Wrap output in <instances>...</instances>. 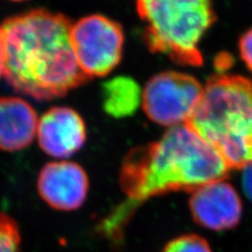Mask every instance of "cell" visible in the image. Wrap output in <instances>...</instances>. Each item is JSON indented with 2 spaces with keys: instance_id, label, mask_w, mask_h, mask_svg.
Segmentation results:
<instances>
[{
  "instance_id": "obj_1",
  "label": "cell",
  "mask_w": 252,
  "mask_h": 252,
  "mask_svg": "<svg viewBox=\"0 0 252 252\" xmlns=\"http://www.w3.org/2000/svg\"><path fill=\"white\" fill-rule=\"evenodd\" d=\"M229 167L187 124L175 126L154 143L135 148L122 164L119 184L125 200L98 225L105 238L118 242L135 211L148 199L171 191H193L226 180Z\"/></svg>"
},
{
  "instance_id": "obj_2",
  "label": "cell",
  "mask_w": 252,
  "mask_h": 252,
  "mask_svg": "<svg viewBox=\"0 0 252 252\" xmlns=\"http://www.w3.org/2000/svg\"><path fill=\"white\" fill-rule=\"evenodd\" d=\"M73 23L61 13L33 9L0 25L3 78L16 93L39 102L64 97L90 80L76 60Z\"/></svg>"
},
{
  "instance_id": "obj_3",
  "label": "cell",
  "mask_w": 252,
  "mask_h": 252,
  "mask_svg": "<svg viewBox=\"0 0 252 252\" xmlns=\"http://www.w3.org/2000/svg\"><path fill=\"white\" fill-rule=\"evenodd\" d=\"M222 158L229 169L252 164V80L218 74L204 85L186 123Z\"/></svg>"
},
{
  "instance_id": "obj_4",
  "label": "cell",
  "mask_w": 252,
  "mask_h": 252,
  "mask_svg": "<svg viewBox=\"0 0 252 252\" xmlns=\"http://www.w3.org/2000/svg\"><path fill=\"white\" fill-rule=\"evenodd\" d=\"M149 50L182 65L200 66L199 43L216 21L212 0H135Z\"/></svg>"
},
{
  "instance_id": "obj_5",
  "label": "cell",
  "mask_w": 252,
  "mask_h": 252,
  "mask_svg": "<svg viewBox=\"0 0 252 252\" xmlns=\"http://www.w3.org/2000/svg\"><path fill=\"white\" fill-rule=\"evenodd\" d=\"M70 40L78 65L89 78L106 76L121 60L122 28L105 16L90 15L78 20Z\"/></svg>"
},
{
  "instance_id": "obj_6",
  "label": "cell",
  "mask_w": 252,
  "mask_h": 252,
  "mask_svg": "<svg viewBox=\"0 0 252 252\" xmlns=\"http://www.w3.org/2000/svg\"><path fill=\"white\" fill-rule=\"evenodd\" d=\"M204 86L190 75L164 72L149 80L142 92V106L154 122L167 126L186 124L202 97Z\"/></svg>"
},
{
  "instance_id": "obj_7",
  "label": "cell",
  "mask_w": 252,
  "mask_h": 252,
  "mask_svg": "<svg viewBox=\"0 0 252 252\" xmlns=\"http://www.w3.org/2000/svg\"><path fill=\"white\" fill-rule=\"evenodd\" d=\"M88 175L72 161H53L45 164L37 178V190L50 207L73 211L82 206L89 193Z\"/></svg>"
},
{
  "instance_id": "obj_8",
  "label": "cell",
  "mask_w": 252,
  "mask_h": 252,
  "mask_svg": "<svg viewBox=\"0 0 252 252\" xmlns=\"http://www.w3.org/2000/svg\"><path fill=\"white\" fill-rule=\"evenodd\" d=\"M189 207L193 220L210 230L231 229L242 218V201L226 180L215 181L192 191Z\"/></svg>"
},
{
  "instance_id": "obj_9",
  "label": "cell",
  "mask_w": 252,
  "mask_h": 252,
  "mask_svg": "<svg viewBox=\"0 0 252 252\" xmlns=\"http://www.w3.org/2000/svg\"><path fill=\"white\" fill-rule=\"evenodd\" d=\"M38 145L55 159H66L80 151L86 141L82 117L67 106H54L38 121Z\"/></svg>"
},
{
  "instance_id": "obj_10",
  "label": "cell",
  "mask_w": 252,
  "mask_h": 252,
  "mask_svg": "<svg viewBox=\"0 0 252 252\" xmlns=\"http://www.w3.org/2000/svg\"><path fill=\"white\" fill-rule=\"evenodd\" d=\"M35 108L20 97H0V151L20 152L33 143L37 135Z\"/></svg>"
},
{
  "instance_id": "obj_11",
  "label": "cell",
  "mask_w": 252,
  "mask_h": 252,
  "mask_svg": "<svg viewBox=\"0 0 252 252\" xmlns=\"http://www.w3.org/2000/svg\"><path fill=\"white\" fill-rule=\"evenodd\" d=\"M104 108L116 118L130 116L137 109L142 93L130 78L118 77L104 85Z\"/></svg>"
},
{
  "instance_id": "obj_12",
  "label": "cell",
  "mask_w": 252,
  "mask_h": 252,
  "mask_svg": "<svg viewBox=\"0 0 252 252\" xmlns=\"http://www.w3.org/2000/svg\"><path fill=\"white\" fill-rule=\"evenodd\" d=\"M21 236L16 220L0 212V252H20Z\"/></svg>"
},
{
  "instance_id": "obj_13",
  "label": "cell",
  "mask_w": 252,
  "mask_h": 252,
  "mask_svg": "<svg viewBox=\"0 0 252 252\" xmlns=\"http://www.w3.org/2000/svg\"><path fill=\"white\" fill-rule=\"evenodd\" d=\"M163 252H212L208 242L198 234H186L169 242Z\"/></svg>"
},
{
  "instance_id": "obj_14",
  "label": "cell",
  "mask_w": 252,
  "mask_h": 252,
  "mask_svg": "<svg viewBox=\"0 0 252 252\" xmlns=\"http://www.w3.org/2000/svg\"><path fill=\"white\" fill-rule=\"evenodd\" d=\"M239 47L243 61L252 72V29L242 36Z\"/></svg>"
},
{
  "instance_id": "obj_15",
  "label": "cell",
  "mask_w": 252,
  "mask_h": 252,
  "mask_svg": "<svg viewBox=\"0 0 252 252\" xmlns=\"http://www.w3.org/2000/svg\"><path fill=\"white\" fill-rule=\"evenodd\" d=\"M242 183L246 195L252 201V164L243 169Z\"/></svg>"
},
{
  "instance_id": "obj_16",
  "label": "cell",
  "mask_w": 252,
  "mask_h": 252,
  "mask_svg": "<svg viewBox=\"0 0 252 252\" xmlns=\"http://www.w3.org/2000/svg\"><path fill=\"white\" fill-rule=\"evenodd\" d=\"M3 69H4V53H3V43L1 35H0V78L3 77Z\"/></svg>"
},
{
  "instance_id": "obj_17",
  "label": "cell",
  "mask_w": 252,
  "mask_h": 252,
  "mask_svg": "<svg viewBox=\"0 0 252 252\" xmlns=\"http://www.w3.org/2000/svg\"><path fill=\"white\" fill-rule=\"evenodd\" d=\"M11 1H15V2H21V1H27V0H11Z\"/></svg>"
}]
</instances>
